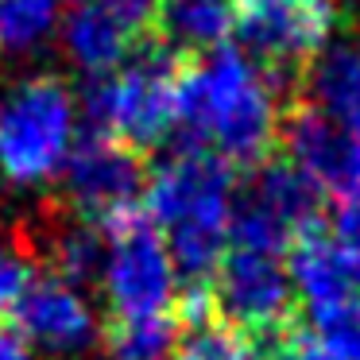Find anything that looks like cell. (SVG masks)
Listing matches in <instances>:
<instances>
[{
    "label": "cell",
    "mask_w": 360,
    "mask_h": 360,
    "mask_svg": "<svg viewBox=\"0 0 360 360\" xmlns=\"http://www.w3.org/2000/svg\"><path fill=\"white\" fill-rule=\"evenodd\" d=\"M283 89L240 51L186 58L179 94L174 143L213 151L233 171L267 163L279 143Z\"/></svg>",
    "instance_id": "obj_1"
},
{
    "label": "cell",
    "mask_w": 360,
    "mask_h": 360,
    "mask_svg": "<svg viewBox=\"0 0 360 360\" xmlns=\"http://www.w3.org/2000/svg\"><path fill=\"white\" fill-rule=\"evenodd\" d=\"M233 202V167L213 151L174 148L171 159L151 171L143 213L163 233L174 271H182L186 287H210L213 267L229 248Z\"/></svg>",
    "instance_id": "obj_2"
},
{
    "label": "cell",
    "mask_w": 360,
    "mask_h": 360,
    "mask_svg": "<svg viewBox=\"0 0 360 360\" xmlns=\"http://www.w3.org/2000/svg\"><path fill=\"white\" fill-rule=\"evenodd\" d=\"M182 70H186L182 55L155 39H143L120 70L89 78V89L82 94L89 132L117 136L140 151L163 143L179 120Z\"/></svg>",
    "instance_id": "obj_3"
},
{
    "label": "cell",
    "mask_w": 360,
    "mask_h": 360,
    "mask_svg": "<svg viewBox=\"0 0 360 360\" xmlns=\"http://www.w3.org/2000/svg\"><path fill=\"white\" fill-rule=\"evenodd\" d=\"M210 298L217 318L244 329L259 349L302 326V302L290 283L287 252L229 240L213 267Z\"/></svg>",
    "instance_id": "obj_4"
},
{
    "label": "cell",
    "mask_w": 360,
    "mask_h": 360,
    "mask_svg": "<svg viewBox=\"0 0 360 360\" xmlns=\"http://www.w3.org/2000/svg\"><path fill=\"white\" fill-rule=\"evenodd\" d=\"M74 94L58 78H32L0 97V171L35 186L63 171L74 148Z\"/></svg>",
    "instance_id": "obj_5"
},
{
    "label": "cell",
    "mask_w": 360,
    "mask_h": 360,
    "mask_svg": "<svg viewBox=\"0 0 360 360\" xmlns=\"http://www.w3.org/2000/svg\"><path fill=\"white\" fill-rule=\"evenodd\" d=\"M233 35L279 89L295 86L341 27L337 0H229Z\"/></svg>",
    "instance_id": "obj_6"
},
{
    "label": "cell",
    "mask_w": 360,
    "mask_h": 360,
    "mask_svg": "<svg viewBox=\"0 0 360 360\" xmlns=\"http://www.w3.org/2000/svg\"><path fill=\"white\" fill-rule=\"evenodd\" d=\"M58 182H63L66 210L105 233V229L143 213L151 171L140 148L105 132H86L70 148Z\"/></svg>",
    "instance_id": "obj_7"
},
{
    "label": "cell",
    "mask_w": 360,
    "mask_h": 360,
    "mask_svg": "<svg viewBox=\"0 0 360 360\" xmlns=\"http://www.w3.org/2000/svg\"><path fill=\"white\" fill-rule=\"evenodd\" d=\"M326 225L321 221V190L287 159H267L252 167L236 186L229 240L259 244V248L290 252L302 233Z\"/></svg>",
    "instance_id": "obj_8"
},
{
    "label": "cell",
    "mask_w": 360,
    "mask_h": 360,
    "mask_svg": "<svg viewBox=\"0 0 360 360\" xmlns=\"http://www.w3.org/2000/svg\"><path fill=\"white\" fill-rule=\"evenodd\" d=\"M101 283L112 314H174V259L148 213L105 229Z\"/></svg>",
    "instance_id": "obj_9"
},
{
    "label": "cell",
    "mask_w": 360,
    "mask_h": 360,
    "mask_svg": "<svg viewBox=\"0 0 360 360\" xmlns=\"http://www.w3.org/2000/svg\"><path fill=\"white\" fill-rule=\"evenodd\" d=\"M279 148L283 159L321 190V198H360V132L337 124L310 101L287 97L279 117Z\"/></svg>",
    "instance_id": "obj_10"
},
{
    "label": "cell",
    "mask_w": 360,
    "mask_h": 360,
    "mask_svg": "<svg viewBox=\"0 0 360 360\" xmlns=\"http://www.w3.org/2000/svg\"><path fill=\"white\" fill-rule=\"evenodd\" d=\"M8 321L27 345H43V349L55 352H74L82 345H89V337H94L89 302L78 295V287H70L66 279H58L51 271L39 275L32 271Z\"/></svg>",
    "instance_id": "obj_11"
},
{
    "label": "cell",
    "mask_w": 360,
    "mask_h": 360,
    "mask_svg": "<svg viewBox=\"0 0 360 360\" xmlns=\"http://www.w3.org/2000/svg\"><path fill=\"white\" fill-rule=\"evenodd\" d=\"M290 97H302L337 124L360 132V12L352 8L349 24L337 27L329 47L306 66L298 89Z\"/></svg>",
    "instance_id": "obj_12"
},
{
    "label": "cell",
    "mask_w": 360,
    "mask_h": 360,
    "mask_svg": "<svg viewBox=\"0 0 360 360\" xmlns=\"http://www.w3.org/2000/svg\"><path fill=\"white\" fill-rule=\"evenodd\" d=\"M287 267H290V283H295V295L302 302V310H321V306H333V302L360 295L356 279H352L349 264L337 252L326 225L310 229V233H302L290 244Z\"/></svg>",
    "instance_id": "obj_13"
},
{
    "label": "cell",
    "mask_w": 360,
    "mask_h": 360,
    "mask_svg": "<svg viewBox=\"0 0 360 360\" xmlns=\"http://www.w3.org/2000/svg\"><path fill=\"white\" fill-rule=\"evenodd\" d=\"M140 43H143L140 35L128 32L117 16H109L94 0H86V4L66 12L63 47L70 55V63L82 74H89V78H105V74L120 70Z\"/></svg>",
    "instance_id": "obj_14"
},
{
    "label": "cell",
    "mask_w": 360,
    "mask_h": 360,
    "mask_svg": "<svg viewBox=\"0 0 360 360\" xmlns=\"http://www.w3.org/2000/svg\"><path fill=\"white\" fill-rule=\"evenodd\" d=\"M233 35L229 0H163L148 39L163 43L182 58H202L221 51Z\"/></svg>",
    "instance_id": "obj_15"
},
{
    "label": "cell",
    "mask_w": 360,
    "mask_h": 360,
    "mask_svg": "<svg viewBox=\"0 0 360 360\" xmlns=\"http://www.w3.org/2000/svg\"><path fill=\"white\" fill-rule=\"evenodd\" d=\"M179 314H109L105 352L109 360H171L179 345Z\"/></svg>",
    "instance_id": "obj_16"
},
{
    "label": "cell",
    "mask_w": 360,
    "mask_h": 360,
    "mask_svg": "<svg viewBox=\"0 0 360 360\" xmlns=\"http://www.w3.org/2000/svg\"><path fill=\"white\" fill-rule=\"evenodd\" d=\"M171 360H264L259 345L244 329L229 326L225 318H205L182 326Z\"/></svg>",
    "instance_id": "obj_17"
},
{
    "label": "cell",
    "mask_w": 360,
    "mask_h": 360,
    "mask_svg": "<svg viewBox=\"0 0 360 360\" xmlns=\"http://www.w3.org/2000/svg\"><path fill=\"white\" fill-rule=\"evenodd\" d=\"M302 329L326 356L360 360V295L302 314Z\"/></svg>",
    "instance_id": "obj_18"
},
{
    "label": "cell",
    "mask_w": 360,
    "mask_h": 360,
    "mask_svg": "<svg viewBox=\"0 0 360 360\" xmlns=\"http://www.w3.org/2000/svg\"><path fill=\"white\" fill-rule=\"evenodd\" d=\"M55 0H0V51H27L55 27Z\"/></svg>",
    "instance_id": "obj_19"
},
{
    "label": "cell",
    "mask_w": 360,
    "mask_h": 360,
    "mask_svg": "<svg viewBox=\"0 0 360 360\" xmlns=\"http://www.w3.org/2000/svg\"><path fill=\"white\" fill-rule=\"evenodd\" d=\"M329 236H333L337 252L345 256V264H349L352 279H356V287H360V198L341 202L333 225H329Z\"/></svg>",
    "instance_id": "obj_20"
},
{
    "label": "cell",
    "mask_w": 360,
    "mask_h": 360,
    "mask_svg": "<svg viewBox=\"0 0 360 360\" xmlns=\"http://www.w3.org/2000/svg\"><path fill=\"white\" fill-rule=\"evenodd\" d=\"M27 279H32V259L24 252H0V321L20 302Z\"/></svg>",
    "instance_id": "obj_21"
},
{
    "label": "cell",
    "mask_w": 360,
    "mask_h": 360,
    "mask_svg": "<svg viewBox=\"0 0 360 360\" xmlns=\"http://www.w3.org/2000/svg\"><path fill=\"white\" fill-rule=\"evenodd\" d=\"M94 4H101L109 16H117L128 32H136L140 39H148L151 24H155V12H159L163 0H94Z\"/></svg>",
    "instance_id": "obj_22"
},
{
    "label": "cell",
    "mask_w": 360,
    "mask_h": 360,
    "mask_svg": "<svg viewBox=\"0 0 360 360\" xmlns=\"http://www.w3.org/2000/svg\"><path fill=\"white\" fill-rule=\"evenodd\" d=\"M259 352H264V360H333V356H326L310 337H306L302 326H295L290 333H283L279 341L264 345Z\"/></svg>",
    "instance_id": "obj_23"
},
{
    "label": "cell",
    "mask_w": 360,
    "mask_h": 360,
    "mask_svg": "<svg viewBox=\"0 0 360 360\" xmlns=\"http://www.w3.org/2000/svg\"><path fill=\"white\" fill-rule=\"evenodd\" d=\"M0 360H32V345L12 326H0Z\"/></svg>",
    "instance_id": "obj_24"
}]
</instances>
